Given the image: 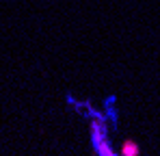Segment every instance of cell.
I'll return each mask as SVG.
<instances>
[{
	"label": "cell",
	"instance_id": "1",
	"mask_svg": "<svg viewBox=\"0 0 160 156\" xmlns=\"http://www.w3.org/2000/svg\"><path fill=\"white\" fill-rule=\"evenodd\" d=\"M126 154H136V145L134 143H128L126 145Z\"/></svg>",
	"mask_w": 160,
	"mask_h": 156
}]
</instances>
